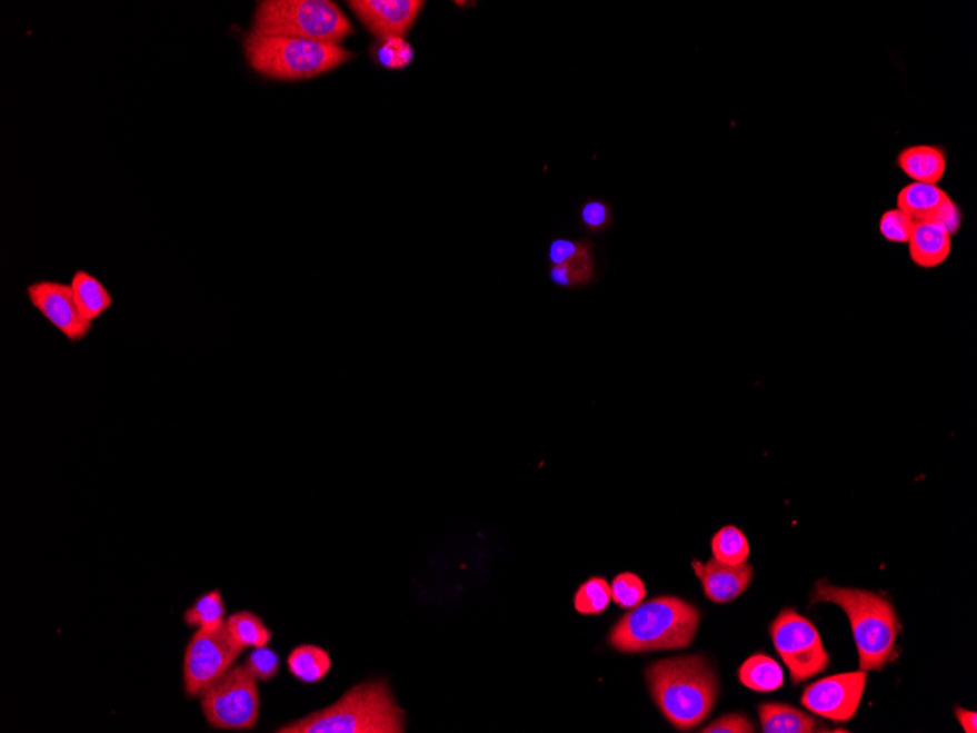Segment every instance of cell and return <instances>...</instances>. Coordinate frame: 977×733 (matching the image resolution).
Returning <instances> with one entry per match:
<instances>
[{"mask_svg": "<svg viewBox=\"0 0 977 733\" xmlns=\"http://www.w3.org/2000/svg\"><path fill=\"white\" fill-rule=\"evenodd\" d=\"M657 707L679 731L697 727L710 716L719 695V678L702 656L670 657L646 671Z\"/></svg>", "mask_w": 977, "mask_h": 733, "instance_id": "6da1fadb", "label": "cell"}, {"mask_svg": "<svg viewBox=\"0 0 977 733\" xmlns=\"http://www.w3.org/2000/svg\"><path fill=\"white\" fill-rule=\"evenodd\" d=\"M406 713L386 681L363 682L337 703L281 726L279 733H402Z\"/></svg>", "mask_w": 977, "mask_h": 733, "instance_id": "7a4b0ae2", "label": "cell"}, {"mask_svg": "<svg viewBox=\"0 0 977 733\" xmlns=\"http://www.w3.org/2000/svg\"><path fill=\"white\" fill-rule=\"evenodd\" d=\"M699 626V611L675 596L641 602L616 623L610 646L620 653L682 651L691 646Z\"/></svg>", "mask_w": 977, "mask_h": 733, "instance_id": "3957f363", "label": "cell"}, {"mask_svg": "<svg viewBox=\"0 0 977 733\" xmlns=\"http://www.w3.org/2000/svg\"><path fill=\"white\" fill-rule=\"evenodd\" d=\"M815 603H835L849 616L860 671H881L897 657L896 642L901 625L896 610L886 598L859 588L831 586L826 580L817 583Z\"/></svg>", "mask_w": 977, "mask_h": 733, "instance_id": "277c9868", "label": "cell"}, {"mask_svg": "<svg viewBox=\"0 0 977 733\" xmlns=\"http://www.w3.org/2000/svg\"><path fill=\"white\" fill-rule=\"evenodd\" d=\"M243 48L253 71L276 81L312 80L353 58L340 44L258 32L245 36Z\"/></svg>", "mask_w": 977, "mask_h": 733, "instance_id": "5b68a950", "label": "cell"}, {"mask_svg": "<svg viewBox=\"0 0 977 733\" xmlns=\"http://www.w3.org/2000/svg\"><path fill=\"white\" fill-rule=\"evenodd\" d=\"M252 32L340 44L355 28L330 0H267L255 11Z\"/></svg>", "mask_w": 977, "mask_h": 733, "instance_id": "8992f818", "label": "cell"}, {"mask_svg": "<svg viewBox=\"0 0 977 733\" xmlns=\"http://www.w3.org/2000/svg\"><path fill=\"white\" fill-rule=\"evenodd\" d=\"M199 699L203 716L215 730L251 731L258 725L259 690L247 666L230 667Z\"/></svg>", "mask_w": 977, "mask_h": 733, "instance_id": "52a82bcc", "label": "cell"}, {"mask_svg": "<svg viewBox=\"0 0 977 733\" xmlns=\"http://www.w3.org/2000/svg\"><path fill=\"white\" fill-rule=\"evenodd\" d=\"M770 633L795 684L814 678L830 665V656L818 630L798 612L781 611L771 624Z\"/></svg>", "mask_w": 977, "mask_h": 733, "instance_id": "ba28073f", "label": "cell"}, {"mask_svg": "<svg viewBox=\"0 0 977 733\" xmlns=\"http://www.w3.org/2000/svg\"><path fill=\"white\" fill-rule=\"evenodd\" d=\"M242 652L226 624L215 630H197L183 657V689L188 697H199L210 689L233 667Z\"/></svg>", "mask_w": 977, "mask_h": 733, "instance_id": "9c48e42d", "label": "cell"}, {"mask_svg": "<svg viewBox=\"0 0 977 733\" xmlns=\"http://www.w3.org/2000/svg\"><path fill=\"white\" fill-rule=\"evenodd\" d=\"M27 298L37 310L71 345H80L92 331L73 300L71 286L52 280H40L27 286Z\"/></svg>", "mask_w": 977, "mask_h": 733, "instance_id": "30bf717a", "label": "cell"}, {"mask_svg": "<svg viewBox=\"0 0 977 733\" xmlns=\"http://www.w3.org/2000/svg\"><path fill=\"white\" fill-rule=\"evenodd\" d=\"M868 672H847L828 676L809 685L802 695V704L818 716L835 722L855 717L863 702Z\"/></svg>", "mask_w": 977, "mask_h": 733, "instance_id": "8fae6325", "label": "cell"}, {"mask_svg": "<svg viewBox=\"0 0 977 733\" xmlns=\"http://www.w3.org/2000/svg\"><path fill=\"white\" fill-rule=\"evenodd\" d=\"M351 11L379 40L405 37L418 21L420 0H351Z\"/></svg>", "mask_w": 977, "mask_h": 733, "instance_id": "7c38bea8", "label": "cell"}, {"mask_svg": "<svg viewBox=\"0 0 977 733\" xmlns=\"http://www.w3.org/2000/svg\"><path fill=\"white\" fill-rule=\"evenodd\" d=\"M897 208L915 221H935L946 226L949 234L960 230L961 211L946 190L938 185L909 184L897 195Z\"/></svg>", "mask_w": 977, "mask_h": 733, "instance_id": "4fadbf2b", "label": "cell"}, {"mask_svg": "<svg viewBox=\"0 0 977 733\" xmlns=\"http://www.w3.org/2000/svg\"><path fill=\"white\" fill-rule=\"evenodd\" d=\"M692 568L696 571L704 593L715 603H729L742 595L752 582L754 568L751 564L727 565L717 559L708 563L694 561Z\"/></svg>", "mask_w": 977, "mask_h": 733, "instance_id": "5bb4252c", "label": "cell"}, {"mask_svg": "<svg viewBox=\"0 0 977 733\" xmlns=\"http://www.w3.org/2000/svg\"><path fill=\"white\" fill-rule=\"evenodd\" d=\"M909 255L915 266L933 270L947 261L953 249V235L935 221H915L909 239Z\"/></svg>", "mask_w": 977, "mask_h": 733, "instance_id": "9a60e30c", "label": "cell"}, {"mask_svg": "<svg viewBox=\"0 0 977 733\" xmlns=\"http://www.w3.org/2000/svg\"><path fill=\"white\" fill-rule=\"evenodd\" d=\"M903 174L918 184L938 185L947 171V155L938 146H911L897 157Z\"/></svg>", "mask_w": 977, "mask_h": 733, "instance_id": "2e32d148", "label": "cell"}, {"mask_svg": "<svg viewBox=\"0 0 977 733\" xmlns=\"http://www.w3.org/2000/svg\"><path fill=\"white\" fill-rule=\"evenodd\" d=\"M69 286H71L77 308L86 321L94 323L113 308L114 299L112 294L103 285V281L92 276L91 273L77 270L73 273Z\"/></svg>", "mask_w": 977, "mask_h": 733, "instance_id": "e0dca14e", "label": "cell"}, {"mask_svg": "<svg viewBox=\"0 0 977 733\" xmlns=\"http://www.w3.org/2000/svg\"><path fill=\"white\" fill-rule=\"evenodd\" d=\"M758 714L766 733H812L821 727L809 714L787 704H761Z\"/></svg>", "mask_w": 977, "mask_h": 733, "instance_id": "ac0fdd59", "label": "cell"}, {"mask_svg": "<svg viewBox=\"0 0 977 733\" xmlns=\"http://www.w3.org/2000/svg\"><path fill=\"white\" fill-rule=\"evenodd\" d=\"M331 666L330 653L313 644L296 647L287 658L290 674L305 684H318L330 674Z\"/></svg>", "mask_w": 977, "mask_h": 733, "instance_id": "d6986e66", "label": "cell"}, {"mask_svg": "<svg viewBox=\"0 0 977 733\" xmlns=\"http://www.w3.org/2000/svg\"><path fill=\"white\" fill-rule=\"evenodd\" d=\"M597 263L595 248L586 250L585 254L578 255L559 266H550V281L560 289L577 290L586 289L596 281Z\"/></svg>", "mask_w": 977, "mask_h": 733, "instance_id": "ffe728a7", "label": "cell"}, {"mask_svg": "<svg viewBox=\"0 0 977 733\" xmlns=\"http://www.w3.org/2000/svg\"><path fill=\"white\" fill-rule=\"evenodd\" d=\"M739 680L747 689L759 691V693H770V691L781 689L785 675L775 658L768 657L766 654H755L740 666Z\"/></svg>", "mask_w": 977, "mask_h": 733, "instance_id": "44dd1931", "label": "cell"}, {"mask_svg": "<svg viewBox=\"0 0 977 733\" xmlns=\"http://www.w3.org/2000/svg\"><path fill=\"white\" fill-rule=\"evenodd\" d=\"M226 628L242 651L266 647L272 640V633L266 623L249 611L236 612L229 616L226 620Z\"/></svg>", "mask_w": 977, "mask_h": 733, "instance_id": "7402d4cb", "label": "cell"}, {"mask_svg": "<svg viewBox=\"0 0 977 733\" xmlns=\"http://www.w3.org/2000/svg\"><path fill=\"white\" fill-rule=\"evenodd\" d=\"M183 621L198 630L220 628L226 624V605L219 591L206 593L185 612Z\"/></svg>", "mask_w": 977, "mask_h": 733, "instance_id": "603a6c76", "label": "cell"}, {"mask_svg": "<svg viewBox=\"0 0 977 733\" xmlns=\"http://www.w3.org/2000/svg\"><path fill=\"white\" fill-rule=\"evenodd\" d=\"M711 551L715 559L727 565L747 563L749 544L744 532L736 526H726L712 536Z\"/></svg>", "mask_w": 977, "mask_h": 733, "instance_id": "cb8c5ba5", "label": "cell"}, {"mask_svg": "<svg viewBox=\"0 0 977 733\" xmlns=\"http://www.w3.org/2000/svg\"><path fill=\"white\" fill-rule=\"evenodd\" d=\"M612 601L609 583L601 577H591L582 583L574 597V606L582 615H600Z\"/></svg>", "mask_w": 977, "mask_h": 733, "instance_id": "d4e9b609", "label": "cell"}, {"mask_svg": "<svg viewBox=\"0 0 977 733\" xmlns=\"http://www.w3.org/2000/svg\"><path fill=\"white\" fill-rule=\"evenodd\" d=\"M615 212L612 204L600 198L586 199L578 208V222L590 235L612 229Z\"/></svg>", "mask_w": 977, "mask_h": 733, "instance_id": "484cf974", "label": "cell"}, {"mask_svg": "<svg viewBox=\"0 0 977 733\" xmlns=\"http://www.w3.org/2000/svg\"><path fill=\"white\" fill-rule=\"evenodd\" d=\"M373 58L383 68L402 69L413 62L415 50L405 37H391L375 46Z\"/></svg>", "mask_w": 977, "mask_h": 733, "instance_id": "4316f807", "label": "cell"}, {"mask_svg": "<svg viewBox=\"0 0 977 733\" xmlns=\"http://www.w3.org/2000/svg\"><path fill=\"white\" fill-rule=\"evenodd\" d=\"M610 591H612V601L624 610H632L640 605L647 595L642 580L632 573L616 575Z\"/></svg>", "mask_w": 977, "mask_h": 733, "instance_id": "83f0119b", "label": "cell"}, {"mask_svg": "<svg viewBox=\"0 0 977 733\" xmlns=\"http://www.w3.org/2000/svg\"><path fill=\"white\" fill-rule=\"evenodd\" d=\"M915 220L905 211L894 208L881 216L879 220V234L883 238L891 244L909 242L911 230H914Z\"/></svg>", "mask_w": 977, "mask_h": 733, "instance_id": "f1b7e54d", "label": "cell"}, {"mask_svg": "<svg viewBox=\"0 0 977 733\" xmlns=\"http://www.w3.org/2000/svg\"><path fill=\"white\" fill-rule=\"evenodd\" d=\"M247 670L257 681L275 680L280 672V656L272 648L258 647L249 654Z\"/></svg>", "mask_w": 977, "mask_h": 733, "instance_id": "f546056e", "label": "cell"}, {"mask_svg": "<svg viewBox=\"0 0 977 733\" xmlns=\"http://www.w3.org/2000/svg\"><path fill=\"white\" fill-rule=\"evenodd\" d=\"M591 248H596L591 239H554L549 245L548 252L550 266H559V264L571 261V259L577 258L578 255L585 254L586 250Z\"/></svg>", "mask_w": 977, "mask_h": 733, "instance_id": "4dcf8cb0", "label": "cell"}, {"mask_svg": "<svg viewBox=\"0 0 977 733\" xmlns=\"http://www.w3.org/2000/svg\"><path fill=\"white\" fill-rule=\"evenodd\" d=\"M704 733H751L755 726L742 714H727L701 731Z\"/></svg>", "mask_w": 977, "mask_h": 733, "instance_id": "1f68e13d", "label": "cell"}, {"mask_svg": "<svg viewBox=\"0 0 977 733\" xmlns=\"http://www.w3.org/2000/svg\"><path fill=\"white\" fill-rule=\"evenodd\" d=\"M956 716L963 730L967 733H976L977 732V714L975 712H969V710H965L961 707L956 709Z\"/></svg>", "mask_w": 977, "mask_h": 733, "instance_id": "d6a6232c", "label": "cell"}]
</instances>
